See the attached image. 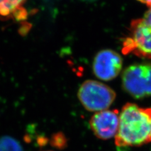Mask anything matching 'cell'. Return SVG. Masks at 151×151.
I'll use <instances>...</instances> for the list:
<instances>
[{
    "label": "cell",
    "instance_id": "277c9868",
    "mask_svg": "<svg viewBox=\"0 0 151 151\" xmlns=\"http://www.w3.org/2000/svg\"><path fill=\"white\" fill-rule=\"evenodd\" d=\"M122 87L135 99L151 96V63L129 65L123 72Z\"/></svg>",
    "mask_w": 151,
    "mask_h": 151
},
{
    "label": "cell",
    "instance_id": "9c48e42d",
    "mask_svg": "<svg viewBox=\"0 0 151 151\" xmlns=\"http://www.w3.org/2000/svg\"><path fill=\"white\" fill-rule=\"evenodd\" d=\"M52 143L56 147L62 148L65 145V139L64 136L61 135V134H58L53 137Z\"/></svg>",
    "mask_w": 151,
    "mask_h": 151
},
{
    "label": "cell",
    "instance_id": "30bf717a",
    "mask_svg": "<svg viewBox=\"0 0 151 151\" xmlns=\"http://www.w3.org/2000/svg\"><path fill=\"white\" fill-rule=\"evenodd\" d=\"M137 1L142 3L146 4L148 6L151 5V0H137Z\"/></svg>",
    "mask_w": 151,
    "mask_h": 151
},
{
    "label": "cell",
    "instance_id": "8fae6325",
    "mask_svg": "<svg viewBox=\"0 0 151 151\" xmlns=\"http://www.w3.org/2000/svg\"><path fill=\"white\" fill-rule=\"evenodd\" d=\"M47 151H50V150H47Z\"/></svg>",
    "mask_w": 151,
    "mask_h": 151
},
{
    "label": "cell",
    "instance_id": "7a4b0ae2",
    "mask_svg": "<svg viewBox=\"0 0 151 151\" xmlns=\"http://www.w3.org/2000/svg\"><path fill=\"white\" fill-rule=\"evenodd\" d=\"M143 18L132 20L130 36L123 44L124 54L133 53L142 58L151 59V5Z\"/></svg>",
    "mask_w": 151,
    "mask_h": 151
},
{
    "label": "cell",
    "instance_id": "3957f363",
    "mask_svg": "<svg viewBox=\"0 0 151 151\" xmlns=\"http://www.w3.org/2000/svg\"><path fill=\"white\" fill-rule=\"evenodd\" d=\"M78 97L85 109L96 113L108 110L114 102L116 93L101 82L87 80L79 87Z\"/></svg>",
    "mask_w": 151,
    "mask_h": 151
},
{
    "label": "cell",
    "instance_id": "5b68a950",
    "mask_svg": "<svg viewBox=\"0 0 151 151\" xmlns=\"http://www.w3.org/2000/svg\"><path fill=\"white\" fill-rule=\"evenodd\" d=\"M123 60L120 54L111 50H103L96 54L93 63L94 75L103 81H110L121 71Z\"/></svg>",
    "mask_w": 151,
    "mask_h": 151
},
{
    "label": "cell",
    "instance_id": "8992f818",
    "mask_svg": "<svg viewBox=\"0 0 151 151\" xmlns=\"http://www.w3.org/2000/svg\"><path fill=\"white\" fill-rule=\"evenodd\" d=\"M118 110H106L96 112L89 120V126L96 137L108 140L116 136L119 127Z\"/></svg>",
    "mask_w": 151,
    "mask_h": 151
},
{
    "label": "cell",
    "instance_id": "ba28073f",
    "mask_svg": "<svg viewBox=\"0 0 151 151\" xmlns=\"http://www.w3.org/2000/svg\"><path fill=\"white\" fill-rule=\"evenodd\" d=\"M0 151H23L20 144L12 137L0 138Z\"/></svg>",
    "mask_w": 151,
    "mask_h": 151
},
{
    "label": "cell",
    "instance_id": "52a82bcc",
    "mask_svg": "<svg viewBox=\"0 0 151 151\" xmlns=\"http://www.w3.org/2000/svg\"><path fill=\"white\" fill-rule=\"evenodd\" d=\"M27 0H0V19L17 18L24 12L23 6Z\"/></svg>",
    "mask_w": 151,
    "mask_h": 151
},
{
    "label": "cell",
    "instance_id": "6da1fadb",
    "mask_svg": "<svg viewBox=\"0 0 151 151\" xmlns=\"http://www.w3.org/2000/svg\"><path fill=\"white\" fill-rule=\"evenodd\" d=\"M151 143V108L127 103L122 108L115 137L117 147H139Z\"/></svg>",
    "mask_w": 151,
    "mask_h": 151
}]
</instances>
